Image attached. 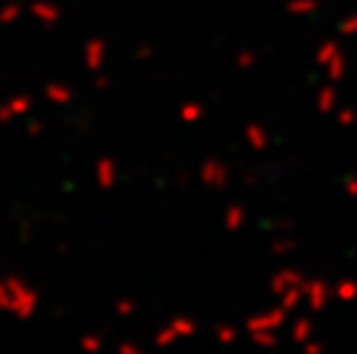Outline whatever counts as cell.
I'll list each match as a JSON object with an SVG mask.
<instances>
[{
    "instance_id": "cell-7",
    "label": "cell",
    "mask_w": 357,
    "mask_h": 354,
    "mask_svg": "<svg viewBox=\"0 0 357 354\" xmlns=\"http://www.w3.org/2000/svg\"><path fill=\"white\" fill-rule=\"evenodd\" d=\"M290 337L296 340V343H307L310 337H312V321H307V318H301V321H296L293 323V329H290Z\"/></svg>"
},
{
    "instance_id": "cell-5",
    "label": "cell",
    "mask_w": 357,
    "mask_h": 354,
    "mask_svg": "<svg viewBox=\"0 0 357 354\" xmlns=\"http://www.w3.org/2000/svg\"><path fill=\"white\" fill-rule=\"evenodd\" d=\"M243 223H245V209L240 203H231L223 212V229L226 231H237V229H243Z\"/></svg>"
},
{
    "instance_id": "cell-9",
    "label": "cell",
    "mask_w": 357,
    "mask_h": 354,
    "mask_svg": "<svg viewBox=\"0 0 357 354\" xmlns=\"http://www.w3.org/2000/svg\"><path fill=\"white\" fill-rule=\"evenodd\" d=\"M301 298H304V287H301V284H296V287H290V290H284V293H282V301H279V304L290 312V309H296V304H298Z\"/></svg>"
},
{
    "instance_id": "cell-10",
    "label": "cell",
    "mask_w": 357,
    "mask_h": 354,
    "mask_svg": "<svg viewBox=\"0 0 357 354\" xmlns=\"http://www.w3.org/2000/svg\"><path fill=\"white\" fill-rule=\"evenodd\" d=\"M98 184H100V187H106V190L114 184V164H112V162H106V159L98 164Z\"/></svg>"
},
{
    "instance_id": "cell-13",
    "label": "cell",
    "mask_w": 357,
    "mask_h": 354,
    "mask_svg": "<svg viewBox=\"0 0 357 354\" xmlns=\"http://www.w3.org/2000/svg\"><path fill=\"white\" fill-rule=\"evenodd\" d=\"M251 337H254V343H257L259 348H273V346H276V334L268 332V329H262V332H251Z\"/></svg>"
},
{
    "instance_id": "cell-21",
    "label": "cell",
    "mask_w": 357,
    "mask_h": 354,
    "mask_svg": "<svg viewBox=\"0 0 357 354\" xmlns=\"http://www.w3.org/2000/svg\"><path fill=\"white\" fill-rule=\"evenodd\" d=\"M120 354H142V351L134 348V346H128V343H123V346H120Z\"/></svg>"
},
{
    "instance_id": "cell-8",
    "label": "cell",
    "mask_w": 357,
    "mask_h": 354,
    "mask_svg": "<svg viewBox=\"0 0 357 354\" xmlns=\"http://www.w3.org/2000/svg\"><path fill=\"white\" fill-rule=\"evenodd\" d=\"M335 298H337V301H343V304L354 301V298H357V282H354V279L340 282V284L335 287Z\"/></svg>"
},
{
    "instance_id": "cell-18",
    "label": "cell",
    "mask_w": 357,
    "mask_h": 354,
    "mask_svg": "<svg viewBox=\"0 0 357 354\" xmlns=\"http://www.w3.org/2000/svg\"><path fill=\"white\" fill-rule=\"evenodd\" d=\"M321 351H324L321 343H315V340H307V343H304V354H321Z\"/></svg>"
},
{
    "instance_id": "cell-16",
    "label": "cell",
    "mask_w": 357,
    "mask_h": 354,
    "mask_svg": "<svg viewBox=\"0 0 357 354\" xmlns=\"http://www.w3.org/2000/svg\"><path fill=\"white\" fill-rule=\"evenodd\" d=\"M134 309H137V304H134L131 298H120V301H117V315H123V318H126V315H131Z\"/></svg>"
},
{
    "instance_id": "cell-4",
    "label": "cell",
    "mask_w": 357,
    "mask_h": 354,
    "mask_svg": "<svg viewBox=\"0 0 357 354\" xmlns=\"http://www.w3.org/2000/svg\"><path fill=\"white\" fill-rule=\"evenodd\" d=\"M304 282V276L296 270V268H282V270H276L273 276H271V290L273 293H284V290H290V287H296V284H301Z\"/></svg>"
},
{
    "instance_id": "cell-6",
    "label": "cell",
    "mask_w": 357,
    "mask_h": 354,
    "mask_svg": "<svg viewBox=\"0 0 357 354\" xmlns=\"http://www.w3.org/2000/svg\"><path fill=\"white\" fill-rule=\"evenodd\" d=\"M201 181L209 184V187H220V184L226 181V170H223L220 164L209 162V164H204V170H201Z\"/></svg>"
},
{
    "instance_id": "cell-19",
    "label": "cell",
    "mask_w": 357,
    "mask_h": 354,
    "mask_svg": "<svg viewBox=\"0 0 357 354\" xmlns=\"http://www.w3.org/2000/svg\"><path fill=\"white\" fill-rule=\"evenodd\" d=\"M290 248H293V243H290V240H279V243L273 245V251H276V254H284V251H290Z\"/></svg>"
},
{
    "instance_id": "cell-3",
    "label": "cell",
    "mask_w": 357,
    "mask_h": 354,
    "mask_svg": "<svg viewBox=\"0 0 357 354\" xmlns=\"http://www.w3.org/2000/svg\"><path fill=\"white\" fill-rule=\"evenodd\" d=\"M301 287H304V295H307V301H310L312 309H324L326 307V301L332 295V290H329L326 282H321V279H304Z\"/></svg>"
},
{
    "instance_id": "cell-14",
    "label": "cell",
    "mask_w": 357,
    "mask_h": 354,
    "mask_svg": "<svg viewBox=\"0 0 357 354\" xmlns=\"http://www.w3.org/2000/svg\"><path fill=\"white\" fill-rule=\"evenodd\" d=\"M215 334H218V340H220V343H234L237 329H234V326H229V323H220V326L215 329Z\"/></svg>"
},
{
    "instance_id": "cell-2",
    "label": "cell",
    "mask_w": 357,
    "mask_h": 354,
    "mask_svg": "<svg viewBox=\"0 0 357 354\" xmlns=\"http://www.w3.org/2000/svg\"><path fill=\"white\" fill-rule=\"evenodd\" d=\"M284 318H287V309L279 304V307H273V309H265V312L251 315V318L245 321V329H248V332H262V329L273 332V329H279V326L284 323Z\"/></svg>"
},
{
    "instance_id": "cell-11",
    "label": "cell",
    "mask_w": 357,
    "mask_h": 354,
    "mask_svg": "<svg viewBox=\"0 0 357 354\" xmlns=\"http://www.w3.org/2000/svg\"><path fill=\"white\" fill-rule=\"evenodd\" d=\"M170 326L176 329V334H178V337H190V334H195V329H198L192 318H176Z\"/></svg>"
},
{
    "instance_id": "cell-17",
    "label": "cell",
    "mask_w": 357,
    "mask_h": 354,
    "mask_svg": "<svg viewBox=\"0 0 357 354\" xmlns=\"http://www.w3.org/2000/svg\"><path fill=\"white\" fill-rule=\"evenodd\" d=\"M0 309H11V293L6 282H0Z\"/></svg>"
},
{
    "instance_id": "cell-15",
    "label": "cell",
    "mask_w": 357,
    "mask_h": 354,
    "mask_svg": "<svg viewBox=\"0 0 357 354\" xmlns=\"http://www.w3.org/2000/svg\"><path fill=\"white\" fill-rule=\"evenodd\" d=\"M81 351H86V354H98V351H100V337H95V334H84V337H81Z\"/></svg>"
},
{
    "instance_id": "cell-12",
    "label": "cell",
    "mask_w": 357,
    "mask_h": 354,
    "mask_svg": "<svg viewBox=\"0 0 357 354\" xmlns=\"http://www.w3.org/2000/svg\"><path fill=\"white\" fill-rule=\"evenodd\" d=\"M176 340H178V334H176V329H173L170 323H167L165 329H159V332H156V337H153V343H156L159 348H167V346H170V343H176Z\"/></svg>"
},
{
    "instance_id": "cell-1",
    "label": "cell",
    "mask_w": 357,
    "mask_h": 354,
    "mask_svg": "<svg viewBox=\"0 0 357 354\" xmlns=\"http://www.w3.org/2000/svg\"><path fill=\"white\" fill-rule=\"evenodd\" d=\"M6 284H8V293H11V309L8 312H14L17 318H31L36 312V307H39L36 290H31L20 279H6Z\"/></svg>"
},
{
    "instance_id": "cell-20",
    "label": "cell",
    "mask_w": 357,
    "mask_h": 354,
    "mask_svg": "<svg viewBox=\"0 0 357 354\" xmlns=\"http://www.w3.org/2000/svg\"><path fill=\"white\" fill-rule=\"evenodd\" d=\"M346 192L351 198H357V178H346Z\"/></svg>"
}]
</instances>
